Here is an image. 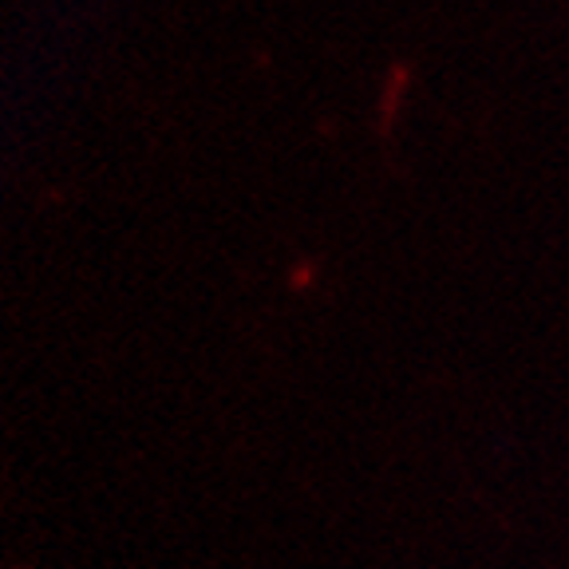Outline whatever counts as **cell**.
Here are the masks:
<instances>
[]
</instances>
